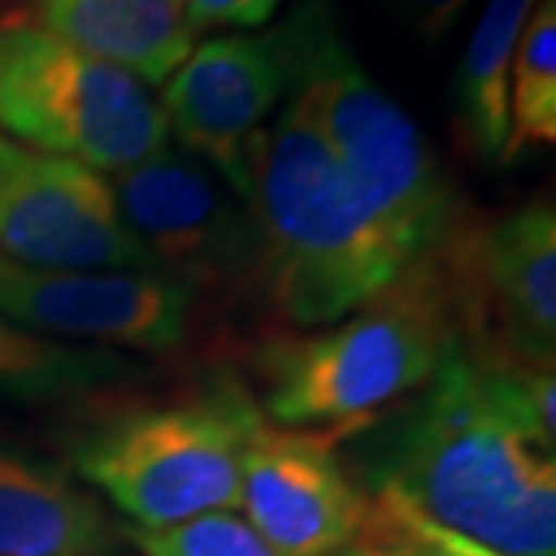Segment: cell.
Wrapping results in <instances>:
<instances>
[{
    "mask_svg": "<svg viewBox=\"0 0 556 556\" xmlns=\"http://www.w3.org/2000/svg\"><path fill=\"white\" fill-rule=\"evenodd\" d=\"M556 146V0H535L507 84V142L501 164Z\"/></svg>",
    "mask_w": 556,
    "mask_h": 556,
    "instance_id": "17",
    "label": "cell"
},
{
    "mask_svg": "<svg viewBox=\"0 0 556 556\" xmlns=\"http://www.w3.org/2000/svg\"><path fill=\"white\" fill-rule=\"evenodd\" d=\"M353 556H424L412 532L408 504L402 497L368 489V507L353 541Z\"/></svg>",
    "mask_w": 556,
    "mask_h": 556,
    "instance_id": "19",
    "label": "cell"
},
{
    "mask_svg": "<svg viewBox=\"0 0 556 556\" xmlns=\"http://www.w3.org/2000/svg\"><path fill=\"white\" fill-rule=\"evenodd\" d=\"M433 260L452 291L467 350L554 368V204L535 201L492 223H473L464 211Z\"/></svg>",
    "mask_w": 556,
    "mask_h": 556,
    "instance_id": "7",
    "label": "cell"
},
{
    "mask_svg": "<svg viewBox=\"0 0 556 556\" xmlns=\"http://www.w3.org/2000/svg\"><path fill=\"white\" fill-rule=\"evenodd\" d=\"M460 343L455 303L433 260L380 298L309 334L254 350L260 412L276 427L346 437L417 393Z\"/></svg>",
    "mask_w": 556,
    "mask_h": 556,
    "instance_id": "3",
    "label": "cell"
},
{
    "mask_svg": "<svg viewBox=\"0 0 556 556\" xmlns=\"http://www.w3.org/2000/svg\"><path fill=\"white\" fill-rule=\"evenodd\" d=\"M408 504V501H405ZM408 517H412V532H415L417 547L424 556H507L501 551H492L485 544H479L473 538L460 535L455 529H445L430 517H424L408 504Z\"/></svg>",
    "mask_w": 556,
    "mask_h": 556,
    "instance_id": "21",
    "label": "cell"
},
{
    "mask_svg": "<svg viewBox=\"0 0 556 556\" xmlns=\"http://www.w3.org/2000/svg\"><path fill=\"white\" fill-rule=\"evenodd\" d=\"M399 20L405 22L417 38L439 40L460 20L470 0H390Z\"/></svg>",
    "mask_w": 556,
    "mask_h": 556,
    "instance_id": "22",
    "label": "cell"
},
{
    "mask_svg": "<svg viewBox=\"0 0 556 556\" xmlns=\"http://www.w3.org/2000/svg\"><path fill=\"white\" fill-rule=\"evenodd\" d=\"M192 28H214V25H232V28H260L273 20L281 0H182Z\"/></svg>",
    "mask_w": 556,
    "mask_h": 556,
    "instance_id": "20",
    "label": "cell"
},
{
    "mask_svg": "<svg viewBox=\"0 0 556 556\" xmlns=\"http://www.w3.org/2000/svg\"><path fill=\"white\" fill-rule=\"evenodd\" d=\"M152 375L142 358L35 334L0 316V399L43 402L127 387Z\"/></svg>",
    "mask_w": 556,
    "mask_h": 556,
    "instance_id": "16",
    "label": "cell"
},
{
    "mask_svg": "<svg viewBox=\"0 0 556 556\" xmlns=\"http://www.w3.org/2000/svg\"><path fill=\"white\" fill-rule=\"evenodd\" d=\"M121 219L161 276L223 291L254 285L257 226L248 201L192 159L164 146L152 159L109 177Z\"/></svg>",
    "mask_w": 556,
    "mask_h": 556,
    "instance_id": "8",
    "label": "cell"
},
{
    "mask_svg": "<svg viewBox=\"0 0 556 556\" xmlns=\"http://www.w3.org/2000/svg\"><path fill=\"white\" fill-rule=\"evenodd\" d=\"M124 532L65 470L0 448V556H118Z\"/></svg>",
    "mask_w": 556,
    "mask_h": 556,
    "instance_id": "13",
    "label": "cell"
},
{
    "mask_svg": "<svg viewBox=\"0 0 556 556\" xmlns=\"http://www.w3.org/2000/svg\"><path fill=\"white\" fill-rule=\"evenodd\" d=\"M124 538L142 556H285L236 514H207L159 532L124 529Z\"/></svg>",
    "mask_w": 556,
    "mask_h": 556,
    "instance_id": "18",
    "label": "cell"
},
{
    "mask_svg": "<svg viewBox=\"0 0 556 556\" xmlns=\"http://www.w3.org/2000/svg\"><path fill=\"white\" fill-rule=\"evenodd\" d=\"M266 424L232 375L199 390L105 417L72 448L75 479L102 495L127 529L159 532L207 514H236L241 467Z\"/></svg>",
    "mask_w": 556,
    "mask_h": 556,
    "instance_id": "5",
    "label": "cell"
},
{
    "mask_svg": "<svg viewBox=\"0 0 556 556\" xmlns=\"http://www.w3.org/2000/svg\"><path fill=\"white\" fill-rule=\"evenodd\" d=\"M0 127L22 146L105 177L152 159L170 134L142 80L28 16L0 20Z\"/></svg>",
    "mask_w": 556,
    "mask_h": 556,
    "instance_id": "6",
    "label": "cell"
},
{
    "mask_svg": "<svg viewBox=\"0 0 556 556\" xmlns=\"http://www.w3.org/2000/svg\"><path fill=\"white\" fill-rule=\"evenodd\" d=\"M273 38L288 78L300 80L316 102L350 192L402 266L417 269L464 217L437 155L412 118L362 68L325 0H303Z\"/></svg>",
    "mask_w": 556,
    "mask_h": 556,
    "instance_id": "4",
    "label": "cell"
},
{
    "mask_svg": "<svg viewBox=\"0 0 556 556\" xmlns=\"http://www.w3.org/2000/svg\"><path fill=\"white\" fill-rule=\"evenodd\" d=\"M248 207L257 226L254 288L300 331L350 316L408 276L350 192L316 102L294 78L276 127L254 146Z\"/></svg>",
    "mask_w": 556,
    "mask_h": 556,
    "instance_id": "2",
    "label": "cell"
},
{
    "mask_svg": "<svg viewBox=\"0 0 556 556\" xmlns=\"http://www.w3.org/2000/svg\"><path fill=\"white\" fill-rule=\"evenodd\" d=\"M340 439L266 420L248 445L239 510L285 556H338L356 541L368 489L346 470Z\"/></svg>",
    "mask_w": 556,
    "mask_h": 556,
    "instance_id": "12",
    "label": "cell"
},
{
    "mask_svg": "<svg viewBox=\"0 0 556 556\" xmlns=\"http://www.w3.org/2000/svg\"><path fill=\"white\" fill-rule=\"evenodd\" d=\"M285 90L288 68L273 35H223L192 47L159 105L182 149L248 201L254 146Z\"/></svg>",
    "mask_w": 556,
    "mask_h": 556,
    "instance_id": "11",
    "label": "cell"
},
{
    "mask_svg": "<svg viewBox=\"0 0 556 556\" xmlns=\"http://www.w3.org/2000/svg\"><path fill=\"white\" fill-rule=\"evenodd\" d=\"M28 20L146 87L164 84L195 47L182 0H28Z\"/></svg>",
    "mask_w": 556,
    "mask_h": 556,
    "instance_id": "14",
    "label": "cell"
},
{
    "mask_svg": "<svg viewBox=\"0 0 556 556\" xmlns=\"http://www.w3.org/2000/svg\"><path fill=\"white\" fill-rule=\"evenodd\" d=\"M199 294L161 273H93L28 266L0 254V316L43 338L170 353L195 316Z\"/></svg>",
    "mask_w": 556,
    "mask_h": 556,
    "instance_id": "10",
    "label": "cell"
},
{
    "mask_svg": "<svg viewBox=\"0 0 556 556\" xmlns=\"http://www.w3.org/2000/svg\"><path fill=\"white\" fill-rule=\"evenodd\" d=\"M535 0H489L455 75L457 134L485 164H501L507 142V84Z\"/></svg>",
    "mask_w": 556,
    "mask_h": 556,
    "instance_id": "15",
    "label": "cell"
},
{
    "mask_svg": "<svg viewBox=\"0 0 556 556\" xmlns=\"http://www.w3.org/2000/svg\"><path fill=\"white\" fill-rule=\"evenodd\" d=\"M556 378L457 343L417 393L340 439L365 489L507 556H556Z\"/></svg>",
    "mask_w": 556,
    "mask_h": 556,
    "instance_id": "1",
    "label": "cell"
},
{
    "mask_svg": "<svg viewBox=\"0 0 556 556\" xmlns=\"http://www.w3.org/2000/svg\"><path fill=\"white\" fill-rule=\"evenodd\" d=\"M0 254L28 266L159 273L105 174L0 137Z\"/></svg>",
    "mask_w": 556,
    "mask_h": 556,
    "instance_id": "9",
    "label": "cell"
}]
</instances>
